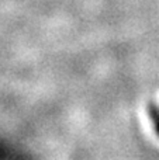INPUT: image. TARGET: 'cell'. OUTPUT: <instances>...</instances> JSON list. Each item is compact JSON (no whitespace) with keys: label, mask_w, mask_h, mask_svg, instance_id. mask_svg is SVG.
<instances>
[{"label":"cell","mask_w":159,"mask_h":160,"mask_svg":"<svg viewBox=\"0 0 159 160\" xmlns=\"http://www.w3.org/2000/svg\"><path fill=\"white\" fill-rule=\"evenodd\" d=\"M148 114H149V118H151L152 124H154L155 128V132L159 136V105L156 102H149L148 104Z\"/></svg>","instance_id":"obj_1"}]
</instances>
